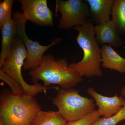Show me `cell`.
I'll list each match as a JSON object with an SVG mask.
<instances>
[{"mask_svg": "<svg viewBox=\"0 0 125 125\" xmlns=\"http://www.w3.org/2000/svg\"><path fill=\"white\" fill-rule=\"evenodd\" d=\"M125 120V104L118 113L108 117H99L92 125H116L121 121Z\"/></svg>", "mask_w": 125, "mask_h": 125, "instance_id": "obj_16", "label": "cell"}, {"mask_svg": "<svg viewBox=\"0 0 125 125\" xmlns=\"http://www.w3.org/2000/svg\"><path fill=\"white\" fill-rule=\"evenodd\" d=\"M13 0H4L0 2V27L12 18L11 10Z\"/></svg>", "mask_w": 125, "mask_h": 125, "instance_id": "obj_17", "label": "cell"}, {"mask_svg": "<svg viewBox=\"0 0 125 125\" xmlns=\"http://www.w3.org/2000/svg\"><path fill=\"white\" fill-rule=\"evenodd\" d=\"M1 33V51L0 54V69L9 55L16 38L17 37V24L13 19L0 27Z\"/></svg>", "mask_w": 125, "mask_h": 125, "instance_id": "obj_11", "label": "cell"}, {"mask_svg": "<svg viewBox=\"0 0 125 125\" xmlns=\"http://www.w3.org/2000/svg\"><path fill=\"white\" fill-rule=\"evenodd\" d=\"M87 93L95 102L98 107L97 111L101 116L108 118L118 113L125 105V99L123 96H118L116 94L111 97L103 96L96 92L94 88L90 87Z\"/></svg>", "mask_w": 125, "mask_h": 125, "instance_id": "obj_9", "label": "cell"}, {"mask_svg": "<svg viewBox=\"0 0 125 125\" xmlns=\"http://www.w3.org/2000/svg\"><path fill=\"white\" fill-rule=\"evenodd\" d=\"M22 14L27 21L45 27L54 25L53 13L47 5V0H19Z\"/></svg>", "mask_w": 125, "mask_h": 125, "instance_id": "obj_8", "label": "cell"}, {"mask_svg": "<svg viewBox=\"0 0 125 125\" xmlns=\"http://www.w3.org/2000/svg\"><path fill=\"white\" fill-rule=\"evenodd\" d=\"M66 122L58 111H44L41 110L30 125H65Z\"/></svg>", "mask_w": 125, "mask_h": 125, "instance_id": "obj_14", "label": "cell"}, {"mask_svg": "<svg viewBox=\"0 0 125 125\" xmlns=\"http://www.w3.org/2000/svg\"><path fill=\"white\" fill-rule=\"evenodd\" d=\"M27 52L25 46L17 37L16 38L9 55L0 70L15 80L22 88L25 96H34L43 90L55 87H46L40 84L30 85L24 79L22 73Z\"/></svg>", "mask_w": 125, "mask_h": 125, "instance_id": "obj_5", "label": "cell"}, {"mask_svg": "<svg viewBox=\"0 0 125 125\" xmlns=\"http://www.w3.org/2000/svg\"><path fill=\"white\" fill-rule=\"evenodd\" d=\"M74 29L79 33L76 42L83 50V56L80 61L71 63L69 66L81 77L92 78L102 76L101 48L95 38L93 21L88 19L85 24L75 26Z\"/></svg>", "mask_w": 125, "mask_h": 125, "instance_id": "obj_1", "label": "cell"}, {"mask_svg": "<svg viewBox=\"0 0 125 125\" xmlns=\"http://www.w3.org/2000/svg\"><path fill=\"white\" fill-rule=\"evenodd\" d=\"M114 0H85L89 8L90 17L96 25L110 21Z\"/></svg>", "mask_w": 125, "mask_h": 125, "instance_id": "obj_12", "label": "cell"}, {"mask_svg": "<svg viewBox=\"0 0 125 125\" xmlns=\"http://www.w3.org/2000/svg\"><path fill=\"white\" fill-rule=\"evenodd\" d=\"M0 125H4L1 120H0Z\"/></svg>", "mask_w": 125, "mask_h": 125, "instance_id": "obj_21", "label": "cell"}, {"mask_svg": "<svg viewBox=\"0 0 125 125\" xmlns=\"http://www.w3.org/2000/svg\"><path fill=\"white\" fill-rule=\"evenodd\" d=\"M51 100L67 122L79 120L96 110L93 99L81 96L78 90L73 88L59 89Z\"/></svg>", "mask_w": 125, "mask_h": 125, "instance_id": "obj_4", "label": "cell"}, {"mask_svg": "<svg viewBox=\"0 0 125 125\" xmlns=\"http://www.w3.org/2000/svg\"><path fill=\"white\" fill-rule=\"evenodd\" d=\"M29 74L34 84L42 80L45 87L57 84L64 89L72 88L83 80L77 72L69 67L65 58L55 60L52 54L44 55L40 65L31 69Z\"/></svg>", "mask_w": 125, "mask_h": 125, "instance_id": "obj_2", "label": "cell"}, {"mask_svg": "<svg viewBox=\"0 0 125 125\" xmlns=\"http://www.w3.org/2000/svg\"><path fill=\"white\" fill-rule=\"evenodd\" d=\"M111 20L115 25L118 33L125 34V0H114L112 9Z\"/></svg>", "mask_w": 125, "mask_h": 125, "instance_id": "obj_15", "label": "cell"}, {"mask_svg": "<svg viewBox=\"0 0 125 125\" xmlns=\"http://www.w3.org/2000/svg\"><path fill=\"white\" fill-rule=\"evenodd\" d=\"M101 116L97 110H95L86 116L79 120L67 122L65 125H92Z\"/></svg>", "mask_w": 125, "mask_h": 125, "instance_id": "obj_19", "label": "cell"}, {"mask_svg": "<svg viewBox=\"0 0 125 125\" xmlns=\"http://www.w3.org/2000/svg\"><path fill=\"white\" fill-rule=\"evenodd\" d=\"M13 18L17 24V37L22 41L27 49V58L23 68L24 70H27L36 68L42 62L45 52L51 47L60 43L62 39L60 38H55L49 45H40L38 42L30 39L27 36L25 31V25L27 21L24 17L22 13L17 10L13 14Z\"/></svg>", "mask_w": 125, "mask_h": 125, "instance_id": "obj_6", "label": "cell"}, {"mask_svg": "<svg viewBox=\"0 0 125 125\" xmlns=\"http://www.w3.org/2000/svg\"><path fill=\"white\" fill-rule=\"evenodd\" d=\"M121 93L123 97L125 96V86H123L121 90ZM123 125H125V123Z\"/></svg>", "mask_w": 125, "mask_h": 125, "instance_id": "obj_20", "label": "cell"}, {"mask_svg": "<svg viewBox=\"0 0 125 125\" xmlns=\"http://www.w3.org/2000/svg\"><path fill=\"white\" fill-rule=\"evenodd\" d=\"M41 110L34 96H15L5 89L0 95V120L4 125H30Z\"/></svg>", "mask_w": 125, "mask_h": 125, "instance_id": "obj_3", "label": "cell"}, {"mask_svg": "<svg viewBox=\"0 0 125 125\" xmlns=\"http://www.w3.org/2000/svg\"><path fill=\"white\" fill-rule=\"evenodd\" d=\"M102 66L125 73V58L120 56L109 45H102L101 48Z\"/></svg>", "mask_w": 125, "mask_h": 125, "instance_id": "obj_13", "label": "cell"}, {"mask_svg": "<svg viewBox=\"0 0 125 125\" xmlns=\"http://www.w3.org/2000/svg\"><path fill=\"white\" fill-rule=\"evenodd\" d=\"M0 79L7 83L11 90V94L14 96H22L23 90L20 84L13 78L0 70Z\"/></svg>", "mask_w": 125, "mask_h": 125, "instance_id": "obj_18", "label": "cell"}, {"mask_svg": "<svg viewBox=\"0 0 125 125\" xmlns=\"http://www.w3.org/2000/svg\"><path fill=\"white\" fill-rule=\"evenodd\" d=\"M96 40L99 44H109L112 47L121 46L123 42L119 35L118 30L113 21L108 22L94 26Z\"/></svg>", "mask_w": 125, "mask_h": 125, "instance_id": "obj_10", "label": "cell"}, {"mask_svg": "<svg viewBox=\"0 0 125 125\" xmlns=\"http://www.w3.org/2000/svg\"><path fill=\"white\" fill-rule=\"evenodd\" d=\"M58 12L62 14L58 24L60 29L83 25L90 17L89 6L82 0H56V13Z\"/></svg>", "mask_w": 125, "mask_h": 125, "instance_id": "obj_7", "label": "cell"}]
</instances>
